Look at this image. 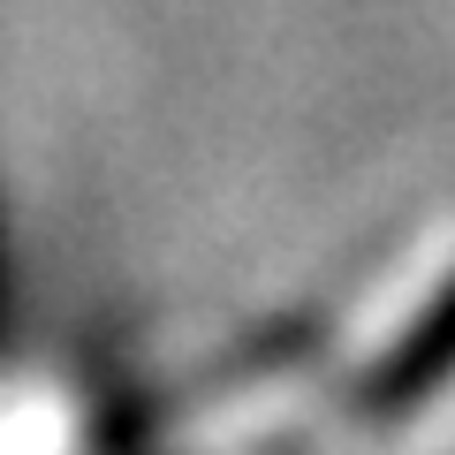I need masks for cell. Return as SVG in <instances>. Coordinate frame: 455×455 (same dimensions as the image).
<instances>
[{"label": "cell", "instance_id": "1", "mask_svg": "<svg viewBox=\"0 0 455 455\" xmlns=\"http://www.w3.org/2000/svg\"><path fill=\"white\" fill-rule=\"evenodd\" d=\"M448 372H455V281L418 311V319H410V334L395 341L387 357L372 364L357 410H364V418H403V410H418Z\"/></svg>", "mask_w": 455, "mask_h": 455}]
</instances>
